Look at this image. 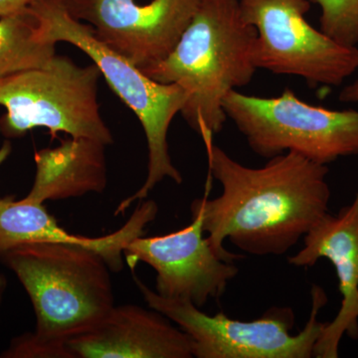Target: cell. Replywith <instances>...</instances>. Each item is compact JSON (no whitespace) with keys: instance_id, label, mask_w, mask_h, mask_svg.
I'll return each mask as SVG.
<instances>
[{"instance_id":"obj_1","label":"cell","mask_w":358,"mask_h":358,"mask_svg":"<svg viewBox=\"0 0 358 358\" xmlns=\"http://www.w3.org/2000/svg\"><path fill=\"white\" fill-rule=\"evenodd\" d=\"M206 152L222 193L195 199L190 210L201 217L207 239L222 260L244 258L230 253L226 240L250 255H284L329 213L327 166L286 152L252 169L214 143Z\"/></svg>"},{"instance_id":"obj_2","label":"cell","mask_w":358,"mask_h":358,"mask_svg":"<svg viewBox=\"0 0 358 358\" xmlns=\"http://www.w3.org/2000/svg\"><path fill=\"white\" fill-rule=\"evenodd\" d=\"M29 296L34 333L14 338L2 357L66 358V343L98 324L114 308L110 267L86 247L20 245L0 254Z\"/></svg>"},{"instance_id":"obj_3","label":"cell","mask_w":358,"mask_h":358,"mask_svg":"<svg viewBox=\"0 0 358 358\" xmlns=\"http://www.w3.org/2000/svg\"><path fill=\"white\" fill-rule=\"evenodd\" d=\"M256 36L239 0H200L173 50L159 64L141 70L159 83L185 90L188 98L180 114L206 148L227 121L224 99L247 86L258 70L253 59Z\"/></svg>"},{"instance_id":"obj_4","label":"cell","mask_w":358,"mask_h":358,"mask_svg":"<svg viewBox=\"0 0 358 358\" xmlns=\"http://www.w3.org/2000/svg\"><path fill=\"white\" fill-rule=\"evenodd\" d=\"M28 10L36 20L37 35L50 43L67 42L89 56L110 89L140 120L148 148V176L134 194L122 200L115 215L124 213L136 200H143L157 183L169 178L178 185L182 176L169 155L167 134L173 117L185 107L187 93L176 84L150 79L140 68L113 50L96 36L91 25L83 24L68 13L63 0H31Z\"/></svg>"},{"instance_id":"obj_5","label":"cell","mask_w":358,"mask_h":358,"mask_svg":"<svg viewBox=\"0 0 358 358\" xmlns=\"http://www.w3.org/2000/svg\"><path fill=\"white\" fill-rule=\"evenodd\" d=\"M148 308L166 315L188 334L193 357L197 358H310L326 322L319 320L327 301L319 286L312 289V312L303 331L292 336L296 315L289 307H272L251 322L233 320L224 313L208 315L190 301L159 296L134 277Z\"/></svg>"},{"instance_id":"obj_6","label":"cell","mask_w":358,"mask_h":358,"mask_svg":"<svg viewBox=\"0 0 358 358\" xmlns=\"http://www.w3.org/2000/svg\"><path fill=\"white\" fill-rule=\"evenodd\" d=\"M223 109L259 157L294 152L327 166L358 155V110L310 105L291 89L273 98L234 90L224 99Z\"/></svg>"},{"instance_id":"obj_7","label":"cell","mask_w":358,"mask_h":358,"mask_svg":"<svg viewBox=\"0 0 358 358\" xmlns=\"http://www.w3.org/2000/svg\"><path fill=\"white\" fill-rule=\"evenodd\" d=\"M101 71L96 64L80 67L70 58L54 57L43 69L27 71L0 79V133L17 138L35 128L49 129L72 138L113 143L98 103Z\"/></svg>"},{"instance_id":"obj_8","label":"cell","mask_w":358,"mask_h":358,"mask_svg":"<svg viewBox=\"0 0 358 358\" xmlns=\"http://www.w3.org/2000/svg\"><path fill=\"white\" fill-rule=\"evenodd\" d=\"M310 0H239L245 21L256 28L257 69L300 77L308 86H341L358 71V47L317 30L306 15Z\"/></svg>"},{"instance_id":"obj_9","label":"cell","mask_w":358,"mask_h":358,"mask_svg":"<svg viewBox=\"0 0 358 358\" xmlns=\"http://www.w3.org/2000/svg\"><path fill=\"white\" fill-rule=\"evenodd\" d=\"M68 13L94 26L96 36L129 62L147 69L173 50L200 0H63Z\"/></svg>"},{"instance_id":"obj_10","label":"cell","mask_w":358,"mask_h":358,"mask_svg":"<svg viewBox=\"0 0 358 358\" xmlns=\"http://www.w3.org/2000/svg\"><path fill=\"white\" fill-rule=\"evenodd\" d=\"M192 216L189 225L171 234L134 238L124 249V257L131 268L140 262L155 268L159 296L201 308L223 296L239 268L219 258L204 237L201 217Z\"/></svg>"},{"instance_id":"obj_11","label":"cell","mask_w":358,"mask_h":358,"mask_svg":"<svg viewBox=\"0 0 358 358\" xmlns=\"http://www.w3.org/2000/svg\"><path fill=\"white\" fill-rule=\"evenodd\" d=\"M331 261L343 296L336 319L326 324L315 357L336 358L343 334L358 338V193L338 215L326 214L303 237V247L289 257L294 267H313L320 259Z\"/></svg>"},{"instance_id":"obj_12","label":"cell","mask_w":358,"mask_h":358,"mask_svg":"<svg viewBox=\"0 0 358 358\" xmlns=\"http://www.w3.org/2000/svg\"><path fill=\"white\" fill-rule=\"evenodd\" d=\"M66 358H192V338L155 310L114 308L66 343Z\"/></svg>"},{"instance_id":"obj_13","label":"cell","mask_w":358,"mask_h":358,"mask_svg":"<svg viewBox=\"0 0 358 358\" xmlns=\"http://www.w3.org/2000/svg\"><path fill=\"white\" fill-rule=\"evenodd\" d=\"M159 206L152 200L138 204L128 222L119 230L103 237L89 238L68 233L58 225L43 204L25 199H0V254L28 243L77 245L93 250L105 259L110 271L124 268V249L134 238L143 234L145 226L154 221Z\"/></svg>"},{"instance_id":"obj_14","label":"cell","mask_w":358,"mask_h":358,"mask_svg":"<svg viewBox=\"0 0 358 358\" xmlns=\"http://www.w3.org/2000/svg\"><path fill=\"white\" fill-rule=\"evenodd\" d=\"M105 143L88 138H72L54 148L35 154L36 176L25 197L33 203L101 193L107 186Z\"/></svg>"},{"instance_id":"obj_15","label":"cell","mask_w":358,"mask_h":358,"mask_svg":"<svg viewBox=\"0 0 358 358\" xmlns=\"http://www.w3.org/2000/svg\"><path fill=\"white\" fill-rule=\"evenodd\" d=\"M56 56V44L37 35L29 10L0 17V79L43 69Z\"/></svg>"},{"instance_id":"obj_16","label":"cell","mask_w":358,"mask_h":358,"mask_svg":"<svg viewBox=\"0 0 358 358\" xmlns=\"http://www.w3.org/2000/svg\"><path fill=\"white\" fill-rule=\"evenodd\" d=\"M320 7V30L338 43L358 45V0H310Z\"/></svg>"},{"instance_id":"obj_17","label":"cell","mask_w":358,"mask_h":358,"mask_svg":"<svg viewBox=\"0 0 358 358\" xmlns=\"http://www.w3.org/2000/svg\"><path fill=\"white\" fill-rule=\"evenodd\" d=\"M31 0H0V17L24 13Z\"/></svg>"},{"instance_id":"obj_18","label":"cell","mask_w":358,"mask_h":358,"mask_svg":"<svg viewBox=\"0 0 358 358\" xmlns=\"http://www.w3.org/2000/svg\"><path fill=\"white\" fill-rule=\"evenodd\" d=\"M343 103H358V76L341 90L338 96Z\"/></svg>"},{"instance_id":"obj_19","label":"cell","mask_w":358,"mask_h":358,"mask_svg":"<svg viewBox=\"0 0 358 358\" xmlns=\"http://www.w3.org/2000/svg\"><path fill=\"white\" fill-rule=\"evenodd\" d=\"M11 150H13V148H11L10 141H4L2 147L0 148V166L8 159L9 155L11 154Z\"/></svg>"},{"instance_id":"obj_20","label":"cell","mask_w":358,"mask_h":358,"mask_svg":"<svg viewBox=\"0 0 358 358\" xmlns=\"http://www.w3.org/2000/svg\"><path fill=\"white\" fill-rule=\"evenodd\" d=\"M7 288V280L6 275L0 274V303H1L3 294L6 293Z\"/></svg>"}]
</instances>
